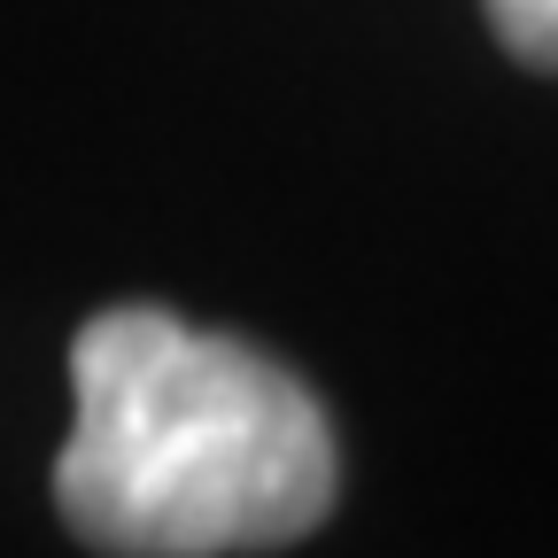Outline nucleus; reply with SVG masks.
I'll list each match as a JSON object with an SVG mask.
<instances>
[{"label": "nucleus", "mask_w": 558, "mask_h": 558, "mask_svg": "<svg viewBox=\"0 0 558 558\" xmlns=\"http://www.w3.org/2000/svg\"><path fill=\"white\" fill-rule=\"evenodd\" d=\"M54 505L124 558L303 543L333 512V427L295 373L171 311H101L70 349Z\"/></svg>", "instance_id": "f257e3e1"}, {"label": "nucleus", "mask_w": 558, "mask_h": 558, "mask_svg": "<svg viewBox=\"0 0 558 558\" xmlns=\"http://www.w3.org/2000/svg\"><path fill=\"white\" fill-rule=\"evenodd\" d=\"M488 24L527 70H558V0H488Z\"/></svg>", "instance_id": "f03ea898"}]
</instances>
